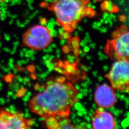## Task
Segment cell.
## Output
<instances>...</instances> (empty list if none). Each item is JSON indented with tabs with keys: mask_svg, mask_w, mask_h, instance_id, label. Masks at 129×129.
I'll list each match as a JSON object with an SVG mask.
<instances>
[{
	"mask_svg": "<svg viewBox=\"0 0 129 129\" xmlns=\"http://www.w3.org/2000/svg\"><path fill=\"white\" fill-rule=\"evenodd\" d=\"M78 93L65 78L57 77L47 81L44 90L30 101L29 107L32 112L46 118L56 116L68 118L77 102Z\"/></svg>",
	"mask_w": 129,
	"mask_h": 129,
	"instance_id": "obj_1",
	"label": "cell"
},
{
	"mask_svg": "<svg viewBox=\"0 0 129 129\" xmlns=\"http://www.w3.org/2000/svg\"><path fill=\"white\" fill-rule=\"evenodd\" d=\"M89 0H54L46 6L54 13L57 24L68 34L73 32L86 17H93L95 11L88 5Z\"/></svg>",
	"mask_w": 129,
	"mask_h": 129,
	"instance_id": "obj_2",
	"label": "cell"
},
{
	"mask_svg": "<svg viewBox=\"0 0 129 129\" xmlns=\"http://www.w3.org/2000/svg\"><path fill=\"white\" fill-rule=\"evenodd\" d=\"M106 54L113 59L129 58V30L122 26L112 34L104 48Z\"/></svg>",
	"mask_w": 129,
	"mask_h": 129,
	"instance_id": "obj_3",
	"label": "cell"
},
{
	"mask_svg": "<svg viewBox=\"0 0 129 129\" xmlns=\"http://www.w3.org/2000/svg\"><path fill=\"white\" fill-rule=\"evenodd\" d=\"M109 72L106 75L114 90L129 91V60L128 59L116 60Z\"/></svg>",
	"mask_w": 129,
	"mask_h": 129,
	"instance_id": "obj_4",
	"label": "cell"
},
{
	"mask_svg": "<svg viewBox=\"0 0 129 129\" xmlns=\"http://www.w3.org/2000/svg\"><path fill=\"white\" fill-rule=\"evenodd\" d=\"M50 30L43 25H36L29 28L23 35V44L34 50H41L52 41Z\"/></svg>",
	"mask_w": 129,
	"mask_h": 129,
	"instance_id": "obj_5",
	"label": "cell"
},
{
	"mask_svg": "<svg viewBox=\"0 0 129 129\" xmlns=\"http://www.w3.org/2000/svg\"><path fill=\"white\" fill-rule=\"evenodd\" d=\"M94 100L100 108H109L114 105L117 101L114 89L106 84L97 87L94 93Z\"/></svg>",
	"mask_w": 129,
	"mask_h": 129,
	"instance_id": "obj_6",
	"label": "cell"
},
{
	"mask_svg": "<svg viewBox=\"0 0 129 129\" xmlns=\"http://www.w3.org/2000/svg\"><path fill=\"white\" fill-rule=\"evenodd\" d=\"M5 110L0 111V129H27V120Z\"/></svg>",
	"mask_w": 129,
	"mask_h": 129,
	"instance_id": "obj_7",
	"label": "cell"
},
{
	"mask_svg": "<svg viewBox=\"0 0 129 129\" xmlns=\"http://www.w3.org/2000/svg\"><path fill=\"white\" fill-rule=\"evenodd\" d=\"M92 125L95 129H113L115 128L114 118L110 112L100 108L92 117Z\"/></svg>",
	"mask_w": 129,
	"mask_h": 129,
	"instance_id": "obj_8",
	"label": "cell"
},
{
	"mask_svg": "<svg viewBox=\"0 0 129 129\" xmlns=\"http://www.w3.org/2000/svg\"><path fill=\"white\" fill-rule=\"evenodd\" d=\"M75 127L71 123L68 118H61L58 120V129H74Z\"/></svg>",
	"mask_w": 129,
	"mask_h": 129,
	"instance_id": "obj_9",
	"label": "cell"
},
{
	"mask_svg": "<svg viewBox=\"0 0 129 129\" xmlns=\"http://www.w3.org/2000/svg\"><path fill=\"white\" fill-rule=\"evenodd\" d=\"M46 125L49 129H58V120L55 116H49L46 119Z\"/></svg>",
	"mask_w": 129,
	"mask_h": 129,
	"instance_id": "obj_10",
	"label": "cell"
},
{
	"mask_svg": "<svg viewBox=\"0 0 129 129\" xmlns=\"http://www.w3.org/2000/svg\"><path fill=\"white\" fill-rule=\"evenodd\" d=\"M26 93V89L24 88H21L17 91V97H21L23 96Z\"/></svg>",
	"mask_w": 129,
	"mask_h": 129,
	"instance_id": "obj_11",
	"label": "cell"
},
{
	"mask_svg": "<svg viewBox=\"0 0 129 129\" xmlns=\"http://www.w3.org/2000/svg\"><path fill=\"white\" fill-rule=\"evenodd\" d=\"M36 53V51L33 49H30L25 53L24 56H25L27 58H30L32 56L34 55Z\"/></svg>",
	"mask_w": 129,
	"mask_h": 129,
	"instance_id": "obj_12",
	"label": "cell"
},
{
	"mask_svg": "<svg viewBox=\"0 0 129 129\" xmlns=\"http://www.w3.org/2000/svg\"><path fill=\"white\" fill-rule=\"evenodd\" d=\"M38 77H39V78L43 79V78H45L46 76H47L45 73H43L42 74H37Z\"/></svg>",
	"mask_w": 129,
	"mask_h": 129,
	"instance_id": "obj_13",
	"label": "cell"
},
{
	"mask_svg": "<svg viewBox=\"0 0 129 129\" xmlns=\"http://www.w3.org/2000/svg\"><path fill=\"white\" fill-rule=\"evenodd\" d=\"M29 98H30V97H28L27 95H26L25 94V95L23 96V97L22 99V100L24 102H27L29 101Z\"/></svg>",
	"mask_w": 129,
	"mask_h": 129,
	"instance_id": "obj_14",
	"label": "cell"
},
{
	"mask_svg": "<svg viewBox=\"0 0 129 129\" xmlns=\"http://www.w3.org/2000/svg\"><path fill=\"white\" fill-rule=\"evenodd\" d=\"M5 103H6V101L5 100V99L0 98V104L1 105H4Z\"/></svg>",
	"mask_w": 129,
	"mask_h": 129,
	"instance_id": "obj_15",
	"label": "cell"
},
{
	"mask_svg": "<svg viewBox=\"0 0 129 129\" xmlns=\"http://www.w3.org/2000/svg\"><path fill=\"white\" fill-rule=\"evenodd\" d=\"M35 67H34V66H29L28 67V70L29 71H30V72H33L34 71V70H35Z\"/></svg>",
	"mask_w": 129,
	"mask_h": 129,
	"instance_id": "obj_16",
	"label": "cell"
},
{
	"mask_svg": "<svg viewBox=\"0 0 129 129\" xmlns=\"http://www.w3.org/2000/svg\"><path fill=\"white\" fill-rule=\"evenodd\" d=\"M24 117L25 118H29L31 117V115L29 113V112H26L25 114H24Z\"/></svg>",
	"mask_w": 129,
	"mask_h": 129,
	"instance_id": "obj_17",
	"label": "cell"
},
{
	"mask_svg": "<svg viewBox=\"0 0 129 129\" xmlns=\"http://www.w3.org/2000/svg\"><path fill=\"white\" fill-rule=\"evenodd\" d=\"M8 66H9V68H10V69H14V65L13 63H11V62H9L8 64Z\"/></svg>",
	"mask_w": 129,
	"mask_h": 129,
	"instance_id": "obj_18",
	"label": "cell"
},
{
	"mask_svg": "<svg viewBox=\"0 0 129 129\" xmlns=\"http://www.w3.org/2000/svg\"><path fill=\"white\" fill-rule=\"evenodd\" d=\"M9 109L10 110H16V108L14 105H11L9 107Z\"/></svg>",
	"mask_w": 129,
	"mask_h": 129,
	"instance_id": "obj_19",
	"label": "cell"
},
{
	"mask_svg": "<svg viewBox=\"0 0 129 129\" xmlns=\"http://www.w3.org/2000/svg\"><path fill=\"white\" fill-rule=\"evenodd\" d=\"M47 52H48V53H49V52H51L53 50V49H52V47H51L50 46H48L47 48Z\"/></svg>",
	"mask_w": 129,
	"mask_h": 129,
	"instance_id": "obj_20",
	"label": "cell"
},
{
	"mask_svg": "<svg viewBox=\"0 0 129 129\" xmlns=\"http://www.w3.org/2000/svg\"><path fill=\"white\" fill-rule=\"evenodd\" d=\"M3 50H4L5 52H7V53H10V51H11V50L9 48H7V47H4V49H3Z\"/></svg>",
	"mask_w": 129,
	"mask_h": 129,
	"instance_id": "obj_21",
	"label": "cell"
},
{
	"mask_svg": "<svg viewBox=\"0 0 129 129\" xmlns=\"http://www.w3.org/2000/svg\"><path fill=\"white\" fill-rule=\"evenodd\" d=\"M5 39L7 41H9L10 40V37L9 36H7V35H5Z\"/></svg>",
	"mask_w": 129,
	"mask_h": 129,
	"instance_id": "obj_22",
	"label": "cell"
},
{
	"mask_svg": "<svg viewBox=\"0 0 129 129\" xmlns=\"http://www.w3.org/2000/svg\"><path fill=\"white\" fill-rule=\"evenodd\" d=\"M14 94L13 92L12 91H9L8 92V94H7V97L8 98H10V96H12V95Z\"/></svg>",
	"mask_w": 129,
	"mask_h": 129,
	"instance_id": "obj_23",
	"label": "cell"
},
{
	"mask_svg": "<svg viewBox=\"0 0 129 129\" xmlns=\"http://www.w3.org/2000/svg\"><path fill=\"white\" fill-rule=\"evenodd\" d=\"M46 119V118H45V117H41V118H39L38 119V120H39V121H43L45 120Z\"/></svg>",
	"mask_w": 129,
	"mask_h": 129,
	"instance_id": "obj_24",
	"label": "cell"
},
{
	"mask_svg": "<svg viewBox=\"0 0 129 129\" xmlns=\"http://www.w3.org/2000/svg\"><path fill=\"white\" fill-rule=\"evenodd\" d=\"M24 55H25V53L24 52H23V51H20V55L21 57H23V56H24Z\"/></svg>",
	"mask_w": 129,
	"mask_h": 129,
	"instance_id": "obj_25",
	"label": "cell"
},
{
	"mask_svg": "<svg viewBox=\"0 0 129 129\" xmlns=\"http://www.w3.org/2000/svg\"><path fill=\"white\" fill-rule=\"evenodd\" d=\"M17 64L18 65L19 67L21 66L23 64V63H22L21 60H19V61H18L17 62Z\"/></svg>",
	"mask_w": 129,
	"mask_h": 129,
	"instance_id": "obj_26",
	"label": "cell"
},
{
	"mask_svg": "<svg viewBox=\"0 0 129 129\" xmlns=\"http://www.w3.org/2000/svg\"><path fill=\"white\" fill-rule=\"evenodd\" d=\"M23 80H24L25 81H26L27 82H29L30 81V79L28 77H25L24 78H23Z\"/></svg>",
	"mask_w": 129,
	"mask_h": 129,
	"instance_id": "obj_27",
	"label": "cell"
},
{
	"mask_svg": "<svg viewBox=\"0 0 129 129\" xmlns=\"http://www.w3.org/2000/svg\"><path fill=\"white\" fill-rule=\"evenodd\" d=\"M25 95H27V96L29 97H30L31 96V95H32V93L31 92H30V91H29V92H26V94H25Z\"/></svg>",
	"mask_w": 129,
	"mask_h": 129,
	"instance_id": "obj_28",
	"label": "cell"
},
{
	"mask_svg": "<svg viewBox=\"0 0 129 129\" xmlns=\"http://www.w3.org/2000/svg\"><path fill=\"white\" fill-rule=\"evenodd\" d=\"M13 45H15V46H18L19 45V41H15L13 43Z\"/></svg>",
	"mask_w": 129,
	"mask_h": 129,
	"instance_id": "obj_29",
	"label": "cell"
},
{
	"mask_svg": "<svg viewBox=\"0 0 129 129\" xmlns=\"http://www.w3.org/2000/svg\"><path fill=\"white\" fill-rule=\"evenodd\" d=\"M37 69H38V70H39V71L42 72V69L39 66H37Z\"/></svg>",
	"mask_w": 129,
	"mask_h": 129,
	"instance_id": "obj_30",
	"label": "cell"
},
{
	"mask_svg": "<svg viewBox=\"0 0 129 129\" xmlns=\"http://www.w3.org/2000/svg\"><path fill=\"white\" fill-rule=\"evenodd\" d=\"M15 52H16V50H13H13H12V51H10V53H11V54H12V55H14V54L15 53Z\"/></svg>",
	"mask_w": 129,
	"mask_h": 129,
	"instance_id": "obj_31",
	"label": "cell"
},
{
	"mask_svg": "<svg viewBox=\"0 0 129 129\" xmlns=\"http://www.w3.org/2000/svg\"><path fill=\"white\" fill-rule=\"evenodd\" d=\"M48 58L46 57V55H45V56H44L43 57V60H45V61H46L47 60H48Z\"/></svg>",
	"mask_w": 129,
	"mask_h": 129,
	"instance_id": "obj_32",
	"label": "cell"
},
{
	"mask_svg": "<svg viewBox=\"0 0 129 129\" xmlns=\"http://www.w3.org/2000/svg\"><path fill=\"white\" fill-rule=\"evenodd\" d=\"M39 87H40V86H39L38 85V84H36V85H35V89H37L38 90V88H39Z\"/></svg>",
	"mask_w": 129,
	"mask_h": 129,
	"instance_id": "obj_33",
	"label": "cell"
},
{
	"mask_svg": "<svg viewBox=\"0 0 129 129\" xmlns=\"http://www.w3.org/2000/svg\"><path fill=\"white\" fill-rule=\"evenodd\" d=\"M30 59H31V60H35L36 59V57H35V56H34V55H33L31 57H30Z\"/></svg>",
	"mask_w": 129,
	"mask_h": 129,
	"instance_id": "obj_34",
	"label": "cell"
},
{
	"mask_svg": "<svg viewBox=\"0 0 129 129\" xmlns=\"http://www.w3.org/2000/svg\"><path fill=\"white\" fill-rule=\"evenodd\" d=\"M13 70H14V74H17V69H16V68H14Z\"/></svg>",
	"mask_w": 129,
	"mask_h": 129,
	"instance_id": "obj_35",
	"label": "cell"
},
{
	"mask_svg": "<svg viewBox=\"0 0 129 129\" xmlns=\"http://www.w3.org/2000/svg\"><path fill=\"white\" fill-rule=\"evenodd\" d=\"M12 98L14 99V100H15L16 98H17V95H16H16H14V94H13V95H12Z\"/></svg>",
	"mask_w": 129,
	"mask_h": 129,
	"instance_id": "obj_36",
	"label": "cell"
},
{
	"mask_svg": "<svg viewBox=\"0 0 129 129\" xmlns=\"http://www.w3.org/2000/svg\"><path fill=\"white\" fill-rule=\"evenodd\" d=\"M9 62H11V63H14V60L13 59V58H10Z\"/></svg>",
	"mask_w": 129,
	"mask_h": 129,
	"instance_id": "obj_37",
	"label": "cell"
},
{
	"mask_svg": "<svg viewBox=\"0 0 129 129\" xmlns=\"http://www.w3.org/2000/svg\"><path fill=\"white\" fill-rule=\"evenodd\" d=\"M22 83H23V84L24 85H27V82H26V81H25L24 80H23V81Z\"/></svg>",
	"mask_w": 129,
	"mask_h": 129,
	"instance_id": "obj_38",
	"label": "cell"
},
{
	"mask_svg": "<svg viewBox=\"0 0 129 129\" xmlns=\"http://www.w3.org/2000/svg\"><path fill=\"white\" fill-rule=\"evenodd\" d=\"M27 49L26 48H23V49H22V51H23V52H24V53H25L26 51H27Z\"/></svg>",
	"mask_w": 129,
	"mask_h": 129,
	"instance_id": "obj_39",
	"label": "cell"
},
{
	"mask_svg": "<svg viewBox=\"0 0 129 129\" xmlns=\"http://www.w3.org/2000/svg\"><path fill=\"white\" fill-rule=\"evenodd\" d=\"M46 74L47 75H48V74H49V73H50V71H49V70H47V71H46V72H45Z\"/></svg>",
	"mask_w": 129,
	"mask_h": 129,
	"instance_id": "obj_40",
	"label": "cell"
},
{
	"mask_svg": "<svg viewBox=\"0 0 129 129\" xmlns=\"http://www.w3.org/2000/svg\"><path fill=\"white\" fill-rule=\"evenodd\" d=\"M55 44H52L50 46L52 47H56V46H55Z\"/></svg>",
	"mask_w": 129,
	"mask_h": 129,
	"instance_id": "obj_41",
	"label": "cell"
},
{
	"mask_svg": "<svg viewBox=\"0 0 129 129\" xmlns=\"http://www.w3.org/2000/svg\"><path fill=\"white\" fill-rule=\"evenodd\" d=\"M6 102H10V100L9 98H8V99H7V100L6 101Z\"/></svg>",
	"mask_w": 129,
	"mask_h": 129,
	"instance_id": "obj_42",
	"label": "cell"
},
{
	"mask_svg": "<svg viewBox=\"0 0 129 129\" xmlns=\"http://www.w3.org/2000/svg\"><path fill=\"white\" fill-rule=\"evenodd\" d=\"M27 84L28 86V87H31V83H28Z\"/></svg>",
	"mask_w": 129,
	"mask_h": 129,
	"instance_id": "obj_43",
	"label": "cell"
},
{
	"mask_svg": "<svg viewBox=\"0 0 129 129\" xmlns=\"http://www.w3.org/2000/svg\"><path fill=\"white\" fill-rule=\"evenodd\" d=\"M25 112H29V110L28 109H25Z\"/></svg>",
	"mask_w": 129,
	"mask_h": 129,
	"instance_id": "obj_44",
	"label": "cell"
},
{
	"mask_svg": "<svg viewBox=\"0 0 129 129\" xmlns=\"http://www.w3.org/2000/svg\"><path fill=\"white\" fill-rule=\"evenodd\" d=\"M34 125H35L36 127H38V126H39V124H37V123H36V124H35Z\"/></svg>",
	"mask_w": 129,
	"mask_h": 129,
	"instance_id": "obj_45",
	"label": "cell"
},
{
	"mask_svg": "<svg viewBox=\"0 0 129 129\" xmlns=\"http://www.w3.org/2000/svg\"><path fill=\"white\" fill-rule=\"evenodd\" d=\"M2 45H3V44H2V43H1V42H0V48L2 47Z\"/></svg>",
	"mask_w": 129,
	"mask_h": 129,
	"instance_id": "obj_46",
	"label": "cell"
},
{
	"mask_svg": "<svg viewBox=\"0 0 129 129\" xmlns=\"http://www.w3.org/2000/svg\"><path fill=\"white\" fill-rule=\"evenodd\" d=\"M0 77H1V78H2V77H3V75H2V74H1V73H0Z\"/></svg>",
	"mask_w": 129,
	"mask_h": 129,
	"instance_id": "obj_47",
	"label": "cell"
},
{
	"mask_svg": "<svg viewBox=\"0 0 129 129\" xmlns=\"http://www.w3.org/2000/svg\"><path fill=\"white\" fill-rule=\"evenodd\" d=\"M0 18H1V11H0Z\"/></svg>",
	"mask_w": 129,
	"mask_h": 129,
	"instance_id": "obj_48",
	"label": "cell"
},
{
	"mask_svg": "<svg viewBox=\"0 0 129 129\" xmlns=\"http://www.w3.org/2000/svg\"><path fill=\"white\" fill-rule=\"evenodd\" d=\"M97 1H100V0H97Z\"/></svg>",
	"mask_w": 129,
	"mask_h": 129,
	"instance_id": "obj_49",
	"label": "cell"
},
{
	"mask_svg": "<svg viewBox=\"0 0 129 129\" xmlns=\"http://www.w3.org/2000/svg\"><path fill=\"white\" fill-rule=\"evenodd\" d=\"M0 66H1V64H0Z\"/></svg>",
	"mask_w": 129,
	"mask_h": 129,
	"instance_id": "obj_50",
	"label": "cell"
},
{
	"mask_svg": "<svg viewBox=\"0 0 129 129\" xmlns=\"http://www.w3.org/2000/svg\"><path fill=\"white\" fill-rule=\"evenodd\" d=\"M0 52H1V51H0Z\"/></svg>",
	"mask_w": 129,
	"mask_h": 129,
	"instance_id": "obj_51",
	"label": "cell"
}]
</instances>
